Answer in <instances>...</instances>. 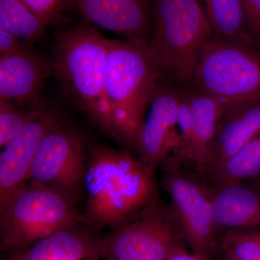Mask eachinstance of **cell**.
<instances>
[{
  "mask_svg": "<svg viewBox=\"0 0 260 260\" xmlns=\"http://www.w3.org/2000/svg\"><path fill=\"white\" fill-rule=\"evenodd\" d=\"M155 172L125 150L89 148L83 223L113 229L144 209L158 198Z\"/></svg>",
  "mask_w": 260,
  "mask_h": 260,
  "instance_id": "6da1fadb",
  "label": "cell"
},
{
  "mask_svg": "<svg viewBox=\"0 0 260 260\" xmlns=\"http://www.w3.org/2000/svg\"><path fill=\"white\" fill-rule=\"evenodd\" d=\"M109 39L81 25L56 34L54 72L72 102L99 129L116 139L104 93V71Z\"/></svg>",
  "mask_w": 260,
  "mask_h": 260,
  "instance_id": "7a4b0ae2",
  "label": "cell"
},
{
  "mask_svg": "<svg viewBox=\"0 0 260 260\" xmlns=\"http://www.w3.org/2000/svg\"><path fill=\"white\" fill-rule=\"evenodd\" d=\"M161 73L148 41L109 39L104 93L116 139L135 146Z\"/></svg>",
  "mask_w": 260,
  "mask_h": 260,
  "instance_id": "3957f363",
  "label": "cell"
},
{
  "mask_svg": "<svg viewBox=\"0 0 260 260\" xmlns=\"http://www.w3.org/2000/svg\"><path fill=\"white\" fill-rule=\"evenodd\" d=\"M149 47L164 79L190 86L214 35L200 0H153Z\"/></svg>",
  "mask_w": 260,
  "mask_h": 260,
  "instance_id": "277c9868",
  "label": "cell"
},
{
  "mask_svg": "<svg viewBox=\"0 0 260 260\" xmlns=\"http://www.w3.org/2000/svg\"><path fill=\"white\" fill-rule=\"evenodd\" d=\"M84 223L76 205L29 181L0 208L1 255L28 249L61 229Z\"/></svg>",
  "mask_w": 260,
  "mask_h": 260,
  "instance_id": "5b68a950",
  "label": "cell"
},
{
  "mask_svg": "<svg viewBox=\"0 0 260 260\" xmlns=\"http://www.w3.org/2000/svg\"><path fill=\"white\" fill-rule=\"evenodd\" d=\"M190 86L216 98L228 111L260 103V46L213 35Z\"/></svg>",
  "mask_w": 260,
  "mask_h": 260,
  "instance_id": "8992f818",
  "label": "cell"
},
{
  "mask_svg": "<svg viewBox=\"0 0 260 260\" xmlns=\"http://www.w3.org/2000/svg\"><path fill=\"white\" fill-rule=\"evenodd\" d=\"M186 242L170 205L156 198L99 240L104 260H169Z\"/></svg>",
  "mask_w": 260,
  "mask_h": 260,
  "instance_id": "52a82bcc",
  "label": "cell"
},
{
  "mask_svg": "<svg viewBox=\"0 0 260 260\" xmlns=\"http://www.w3.org/2000/svg\"><path fill=\"white\" fill-rule=\"evenodd\" d=\"M190 165L170 155L160 166L162 186L186 243L194 253L209 257L215 247L216 233L208 187Z\"/></svg>",
  "mask_w": 260,
  "mask_h": 260,
  "instance_id": "ba28073f",
  "label": "cell"
},
{
  "mask_svg": "<svg viewBox=\"0 0 260 260\" xmlns=\"http://www.w3.org/2000/svg\"><path fill=\"white\" fill-rule=\"evenodd\" d=\"M88 152L83 133L61 120L41 143L28 181L45 186L76 205L84 194Z\"/></svg>",
  "mask_w": 260,
  "mask_h": 260,
  "instance_id": "9c48e42d",
  "label": "cell"
},
{
  "mask_svg": "<svg viewBox=\"0 0 260 260\" xmlns=\"http://www.w3.org/2000/svg\"><path fill=\"white\" fill-rule=\"evenodd\" d=\"M61 120L56 109L43 102L30 109L23 129L3 147L0 154V208L28 183L41 143Z\"/></svg>",
  "mask_w": 260,
  "mask_h": 260,
  "instance_id": "30bf717a",
  "label": "cell"
},
{
  "mask_svg": "<svg viewBox=\"0 0 260 260\" xmlns=\"http://www.w3.org/2000/svg\"><path fill=\"white\" fill-rule=\"evenodd\" d=\"M162 79L154 91L148 117L138 130L134 146L138 160L155 171L181 146L177 130L179 89L162 83Z\"/></svg>",
  "mask_w": 260,
  "mask_h": 260,
  "instance_id": "8fae6325",
  "label": "cell"
},
{
  "mask_svg": "<svg viewBox=\"0 0 260 260\" xmlns=\"http://www.w3.org/2000/svg\"><path fill=\"white\" fill-rule=\"evenodd\" d=\"M52 71L53 61L28 47L0 55V100L32 109L43 102L42 89Z\"/></svg>",
  "mask_w": 260,
  "mask_h": 260,
  "instance_id": "7c38bea8",
  "label": "cell"
},
{
  "mask_svg": "<svg viewBox=\"0 0 260 260\" xmlns=\"http://www.w3.org/2000/svg\"><path fill=\"white\" fill-rule=\"evenodd\" d=\"M153 0H78L80 14L94 26L127 40L148 41Z\"/></svg>",
  "mask_w": 260,
  "mask_h": 260,
  "instance_id": "4fadbf2b",
  "label": "cell"
},
{
  "mask_svg": "<svg viewBox=\"0 0 260 260\" xmlns=\"http://www.w3.org/2000/svg\"><path fill=\"white\" fill-rule=\"evenodd\" d=\"M260 133V103L232 108L224 114L210 145L203 179L207 182Z\"/></svg>",
  "mask_w": 260,
  "mask_h": 260,
  "instance_id": "5bb4252c",
  "label": "cell"
},
{
  "mask_svg": "<svg viewBox=\"0 0 260 260\" xmlns=\"http://www.w3.org/2000/svg\"><path fill=\"white\" fill-rule=\"evenodd\" d=\"M207 187L217 230L260 229L259 188L246 181Z\"/></svg>",
  "mask_w": 260,
  "mask_h": 260,
  "instance_id": "9a60e30c",
  "label": "cell"
},
{
  "mask_svg": "<svg viewBox=\"0 0 260 260\" xmlns=\"http://www.w3.org/2000/svg\"><path fill=\"white\" fill-rule=\"evenodd\" d=\"M85 223L58 231L22 251L2 260H86L100 258L99 240Z\"/></svg>",
  "mask_w": 260,
  "mask_h": 260,
  "instance_id": "2e32d148",
  "label": "cell"
},
{
  "mask_svg": "<svg viewBox=\"0 0 260 260\" xmlns=\"http://www.w3.org/2000/svg\"><path fill=\"white\" fill-rule=\"evenodd\" d=\"M194 119L196 145L192 164L203 178L205 162L213 143L219 122L227 112L226 106L217 99L194 87L186 88Z\"/></svg>",
  "mask_w": 260,
  "mask_h": 260,
  "instance_id": "e0dca14e",
  "label": "cell"
},
{
  "mask_svg": "<svg viewBox=\"0 0 260 260\" xmlns=\"http://www.w3.org/2000/svg\"><path fill=\"white\" fill-rule=\"evenodd\" d=\"M214 35L223 39L256 44L246 28L242 0H200Z\"/></svg>",
  "mask_w": 260,
  "mask_h": 260,
  "instance_id": "ac0fdd59",
  "label": "cell"
},
{
  "mask_svg": "<svg viewBox=\"0 0 260 260\" xmlns=\"http://www.w3.org/2000/svg\"><path fill=\"white\" fill-rule=\"evenodd\" d=\"M260 178V133L229 159L207 186H218L236 181L255 180Z\"/></svg>",
  "mask_w": 260,
  "mask_h": 260,
  "instance_id": "d6986e66",
  "label": "cell"
},
{
  "mask_svg": "<svg viewBox=\"0 0 260 260\" xmlns=\"http://www.w3.org/2000/svg\"><path fill=\"white\" fill-rule=\"evenodd\" d=\"M0 26L21 40L32 42L44 37L48 25L21 0H0Z\"/></svg>",
  "mask_w": 260,
  "mask_h": 260,
  "instance_id": "ffe728a7",
  "label": "cell"
},
{
  "mask_svg": "<svg viewBox=\"0 0 260 260\" xmlns=\"http://www.w3.org/2000/svg\"><path fill=\"white\" fill-rule=\"evenodd\" d=\"M220 244L227 256L236 260H260V229L226 231Z\"/></svg>",
  "mask_w": 260,
  "mask_h": 260,
  "instance_id": "44dd1931",
  "label": "cell"
},
{
  "mask_svg": "<svg viewBox=\"0 0 260 260\" xmlns=\"http://www.w3.org/2000/svg\"><path fill=\"white\" fill-rule=\"evenodd\" d=\"M178 129L180 135L181 146L177 153L173 155L180 158L186 164L193 166L196 135L192 112L186 89H179Z\"/></svg>",
  "mask_w": 260,
  "mask_h": 260,
  "instance_id": "7402d4cb",
  "label": "cell"
},
{
  "mask_svg": "<svg viewBox=\"0 0 260 260\" xmlns=\"http://www.w3.org/2000/svg\"><path fill=\"white\" fill-rule=\"evenodd\" d=\"M29 111L24 113L14 103L0 100V147L8 145L19 134L28 120Z\"/></svg>",
  "mask_w": 260,
  "mask_h": 260,
  "instance_id": "603a6c76",
  "label": "cell"
},
{
  "mask_svg": "<svg viewBox=\"0 0 260 260\" xmlns=\"http://www.w3.org/2000/svg\"><path fill=\"white\" fill-rule=\"evenodd\" d=\"M48 26L61 18V0H21Z\"/></svg>",
  "mask_w": 260,
  "mask_h": 260,
  "instance_id": "cb8c5ba5",
  "label": "cell"
},
{
  "mask_svg": "<svg viewBox=\"0 0 260 260\" xmlns=\"http://www.w3.org/2000/svg\"><path fill=\"white\" fill-rule=\"evenodd\" d=\"M242 3L248 32L260 46V0H242Z\"/></svg>",
  "mask_w": 260,
  "mask_h": 260,
  "instance_id": "d4e9b609",
  "label": "cell"
},
{
  "mask_svg": "<svg viewBox=\"0 0 260 260\" xmlns=\"http://www.w3.org/2000/svg\"><path fill=\"white\" fill-rule=\"evenodd\" d=\"M25 47L20 38L0 26V55L14 54Z\"/></svg>",
  "mask_w": 260,
  "mask_h": 260,
  "instance_id": "484cf974",
  "label": "cell"
},
{
  "mask_svg": "<svg viewBox=\"0 0 260 260\" xmlns=\"http://www.w3.org/2000/svg\"><path fill=\"white\" fill-rule=\"evenodd\" d=\"M169 260H209V258L203 255V254H198V253L189 254L185 251V252L180 253V254L173 256Z\"/></svg>",
  "mask_w": 260,
  "mask_h": 260,
  "instance_id": "4316f807",
  "label": "cell"
},
{
  "mask_svg": "<svg viewBox=\"0 0 260 260\" xmlns=\"http://www.w3.org/2000/svg\"><path fill=\"white\" fill-rule=\"evenodd\" d=\"M227 259L228 260H236V259H234V258L230 257V256H227Z\"/></svg>",
  "mask_w": 260,
  "mask_h": 260,
  "instance_id": "83f0119b",
  "label": "cell"
},
{
  "mask_svg": "<svg viewBox=\"0 0 260 260\" xmlns=\"http://www.w3.org/2000/svg\"><path fill=\"white\" fill-rule=\"evenodd\" d=\"M99 259H100V258H91V259H86V260H98Z\"/></svg>",
  "mask_w": 260,
  "mask_h": 260,
  "instance_id": "f1b7e54d",
  "label": "cell"
},
{
  "mask_svg": "<svg viewBox=\"0 0 260 260\" xmlns=\"http://www.w3.org/2000/svg\"></svg>",
  "mask_w": 260,
  "mask_h": 260,
  "instance_id": "f546056e",
  "label": "cell"
}]
</instances>
